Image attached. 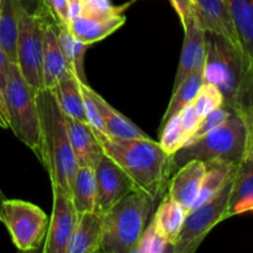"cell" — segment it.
<instances>
[{
	"label": "cell",
	"mask_w": 253,
	"mask_h": 253,
	"mask_svg": "<svg viewBox=\"0 0 253 253\" xmlns=\"http://www.w3.org/2000/svg\"><path fill=\"white\" fill-rule=\"evenodd\" d=\"M5 199H6V198H5L4 193H2L1 189H0V209H1V204H2V202H4Z\"/></svg>",
	"instance_id": "cell-41"
},
{
	"label": "cell",
	"mask_w": 253,
	"mask_h": 253,
	"mask_svg": "<svg viewBox=\"0 0 253 253\" xmlns=\"http://www.w3.org/2000/svg\"><path fill=\"white\" fill-rule=\"evenodd\" d=\"M69 72L71 71L59 46L57 25L52 17H48L44 25L43 34V58H42L43 88L52 89L58 83L59 79L63 78Z\"/></svg>",
	"instance_id": "cell-17"
},
{
	"label": "cell",
	"mask_w": 253,
	"mask_h": 253,
	"mask_svg": "<svg viewBox=\"0 0 253 253\" xmlns=\"http://www.w3.org/2000/svg\"><path fill=\"white\" fill-rule=\"evenodd\" d=\"M36 103L41 138L39 160L49 174L52 185L71 194L72 182L79 166L69 142L64 114L49 89L37 91Z\"/></svg>",
	"instance_id": "cell-3"
},
{
	"label": "cell",
	"mask_w": 253,
	"mask_h": 253,
	"mask_svg": "<svg viewBox=\"0 0 253 253\" xmlns=\"http://www.w3.org/2000/svg\"><path fill=\"white\" fill-rule=\"evenodd\" d=\"M184 27V41L180 52L179 63L175 72L173 90L197 68L205 62V36L204 30L199 26L194 16V12L183 25Z\"/></svg>",
	"instance_id": "cell-14"
},
{
	"label": "cell",
	"mask_w": 253,
	"mask_h": 253,
	"mask_svg": "<svg viewBox=\"0 0 253 253\" xmlns=\"http://www.w3.org/2000/svg\"><path fill=\"white\" fill-rule=\"evenodd\" d=\"M246 119L232 113L221 125L205 133L198 140L189 141L170 156V174L193 160L209 162L219 160L237 165L244 156L247 146Z\"/></svg>",
	"instance_id": "cell-5"
},
{
	"label": "cell",
	"mask_w": 253,
	"mask_h": 253,
	"mask_svg": "<svg viewBox=\"0 0 253 253\" xmlns=\"http://www.w3.org/2000/svg\"><path fill=\"white\" fill-rule=\"evenodd\" d=\"M0 127L9 128V121H7L6 106H5L4 91L0 88Z\"/></svg>",
	"instance_id": "cell-37"
},
{
	"label": "cell",
	"mask_w": 253,
	"mask_h": 253,
	"mask_svg": "<svg viewBox=\"0 0 253 253\" xmlns=\"http://www.w3.org/2000/svg\"><path fill=\"white\" fill-rule=\"evenodd\" d=\"M204 163L207 166V170H205L200 193L198 195V199L195 202L194 207L203 204L207 200H209L210 198L214 197L221 189L222 185L226 183V180L231 177L235 170V167H236V165L219 160L209 161V162Z\"/></svg>",
	"instance_id": "cell-26"
},
{
	"label": "cell",
	"mask_w": 253,
	"mask_h": 253,
	"mask_svg": "<svg viewBox=\"0 0 253 253\" xmlns=\"http://www.w3.org/2000/svg\"><path fill=\"white\" fill-rule=\"evenodd\" d=\"M240 47L253 64V0H226Z\"/></svg>",
	"instance_id": "cell-22"
},
{
	"label": "cell",
	"mask_w": 253,
	"mask_h": 253,
	"mask_svg": "<svg viewBox=\"0 0 253 253\" xmlns=\"http://www.w3.org/2000/svg\"><path fill=\"white\" fill-rule=\"evenodd\" d=\"M193 7L195 20L204 31L221 35L240 47L226 0H193Z\"/></svg>",
	"instance_id": "cell-15"
},
{
	"label": "cell",
	"mask_w": 253,
	"mask_h": 253,
	"mask_svg": "<svg viewBox=\"0 0 253 253\" xmlns=\"http://www.w3.org/2000/svg\"><path fill=\"white\" fill-rule=\"evenodd\" d=\"M82 5L81 0H68V17L69 22H71L72 19L79 16L81 15Z\"/></svg>",
	"instance_id": "cell-38"
},
{
	"label": "cell",
	"mask_w": 253,
	"mask_h": 253,
	"mask_svg": "<svg viewBox=\"0 0 253 253\" xmlns=\"http://www.w3.org/2000/svg\"><path fill=\"white\" fill-rule=\"evenodd\" d=\"M71 197L78 214L95 211L96 183L93 167H78L72 182Z\"/></svg>",
	"instance_id": "cell-25"
},
{
	"label": "cell",
	"mask_w": 253,
	"mask_h": 253,
	"mask_svg": "<svg viewBox=\"0 0 253 253\" xmlns=\"http://www.w3.org/2000/svg\"><path fill=\"white\" fill-rule=\"evenodd\" d=\"M172 252L174 253V247L173 245L158 231L155 222H148L145 232L141 236L137 246H136L133 253H166Z\"/></svg>",
	"instance_id": "cell-29"
},
{
	"label": "cell",
	"mask_w": 253,
	"mask_h": 253,
	"mask_svg": "<svg viewBox=\"0 0 253 253\" xmlns=\"http://www.w3.org/2000/svg\"><path fill=\"white\" fill-rule=\"evenodd\" d=\"M2 1H4V0H0V11H1V6H2Z\"/></svg>",
	"instance_id": "cell-42"
},
{
	"label": "cell",
	"mask_w": 253,
	"mask_h": 253,
	"mask_svg": "<svg viewBox=\"0 0 253 253\" xmlns=\"http://www.w3.org/2000/svg\"><path fill=\"white\" fill-rule=\"evenodd\" d=\"M136 1V0H131V1H130V4H132V2H135Z\"/></svg>",
	"instance_id": "cell-43"
},
{
	"label": "cell",
	"mask_w": 253,
	"mask_h": 253,
	"mask_svg": "<svg viewBox=\"0 0 253 253\" xmlns=\"http://www.w3.org/2000/svg\"><path fill=\"white\" fill-rule=\"evenodd\" d=\"M179 118L183 128H184V131L188 133V136H189L190 138L193 133H194V131L197 130L198 125H199L200 123V118L198 116L193 103L189 104L188 106H185V108L180 111Z\"/></svg>",
	"instance_id": "cell-34"
},
{
	"label": "cell",
	"mask_w": 253,
	"mask_h": 253,
	"mask_svg": "<svg viewBox=\"0 0 253 253\" xmlns=\"http://www.w3.org/2000/svg\"><path fill=\"white\" fill-rule=\"evenodd\" d=\"M185 215L187 212L183 210V208L168 194L163 195L162 202L158 204L157 209L153 212L152 221L155 222L158 231L173 245V247L182 230Z\"/></svg>",
	"instance_id": "cell-23"
},
{
	"label": "cell",
	"mask_w": 253,
	"mask_h": 253,
	"mask_svg": "<svg viewBox=\"0 0 253 253\" xmlns=\"http://www.w3.org/2000/svg\"><path fill=\"white\" fill-rule=\"evenodd\" d=\"M36 93L20 73L17 64L10 63L4 88L9 128L40 158L41 138Z\"/></svg>",
	"instance_id": "cell-6"
},
{
	"label": "cell",
	"mask_w": 253,
	"mask_h": 253,
	"mask_svg": "<svg viewBox=\"0 0 253 253\" xmlns=\"http://www.w3.org/2000/svg\"><path fill=\"white\" fill-rule=\"evenodd\" d=\"M156 202L157 198L141 188L116 202L103 215L100 252L133 253L152 219Z\"/></svg>",
	"instance_id": "cell-4"
},
{
	"label": "cell",
	"mask_w": 253,
	"mask_h": 253,
	"mask_svg": "<svg viewBox=\"0 0 253 253\" xmlns=\"http://www.w3.org/2000/svg\"><path fill=\"white\" fill-rule=\"evenodd\" d=\"M96 183L95 212L104 215L116 202L136 188L132 178L105 152L94 166Z\"/></svg>",
	"instance_id": "cell-10"
},
{
	"label": "cell",
	"mask_w": 253,
	"mask_h": 253,
	"mask_svg": "<svg viewBox=\"0 0 253 253\" xmlns=\"http://www.w3.org/2000/svg\"><path fill=\"white\" fill-rule=\"evenodd\" d=\"M49 90L52 91L64 115L86 123L81 82L76 78L73 73L69 72L68 74H66Z\"/></svg>",
	"instance_id": "cell-21"
},
{
	"label": "cell",
	"mask_w": 253,
	"mask_h": 253,
	"mask_svg": "<svg viewBox=\"0 0 253 253\" xmlns=\"http://www.w3.org/2000/svg\"><path fill=\"white\" fill-rule=\"evenodd\" d=\"M83 84V83H82ZM83 88L86 93L91 96L94 103L98 106L99 111L101 114L104 123H105L106 130L110 136L120 138H148L150 136L143 132L136 124L128 120L126 116L119 113L116 109H114L100 94L96 93L94 89H91L88 84H83Z\"/></svg>",
	"instance_id": "cell-19"
},
{
	"label": "cell",
	"mask_w": 253,
	"mask_h": 253,
	"mask_svg": "<svg viewBox=\"0 0 253 253\" xmlns=\"http://www.w3.org/2000/svg\"><path fill=\"white\" fill-rule=\"evenodd\" d=\"M204 83L216 86L224 106L245 115L253 109V64L226 37L204 31Z\"/></svg>",
	"instance_id": "cell-1"
},
{
	"label": "cell",
	"mask_w": 253,
	"mask_h": 253,
	"mask_svg": "<svg viewBox=\"0 0 253 253\" xmlns=\"http://www.w3.org/2000/svg\"><path fill=\"white\" fill-rule=\"evenodd\" d=\"M173 7H174L175 12L179 16L180 22L184 25L188 17L194 12V7H193V0H170Z\"/></svg>",
	"instance_id": "cell-35"
},
{
	"label": "cell",
	"mask_w": 253,
	"mask_h": 253,
	"mask_svg": "<svg viewBox=\"0 0 253 253\" xmlns=\"http://www.w3.org/2000/svg\"><path fill=\"white\" fill-rule=\"evenodd\" d=\"M195 111L200 119L204 118L215 109L224 106V96L221 91L210 83H204L200 88L199 93L193 101Z\"/></svg>",
	"instance_id": "cell-30"
},
{
	"label": "cell",
	"mask_w": 253,
	"mask_h": 253,
	"mask_svg": "<svg viewBox=\"0 0 253 253\" xmlns=\"http://www.w3.org/2000/svg\"><path fill=\"white\" fill-rule=\"evenodd\" d=\"M189 141V136L183 128L179 114L170 118L160 127V145L169 156L177 152Z\"/></svg>",
	"instance_id": "cell-28"
},
{
	"label": "cell",
	"mask_w": 253,
	"mask_h": 253,
	"mask_svg": "<svg viewBox=\"0 0 253 253\" xmlns=\"http://www.w3.org/2000/svg\"><path fill=\"white\" fill-rule=\"evenodd\" d=\"M205 170L207 166L204 162L193 160L175 170L168 182L167 194L175 200L187 214L194 208Z\"/></svg>",
	"instance_id": "cell-13"
},
{
	"label": "cell",
	"mask_w": 253,
	"mask_h": 253,
	"mask_svg": "<svg viewBox=\"0 0 253 253\" xmlns=\"http://www.w3.org/2000/svg\"><path fill=\"white\" fill-rule=\"evenodd\" d=\"M81 16L106 19V17L123 14V11L130 5V2L123 5V6H115L113 5L111 0H81Z\"/></svg>",
	"instance_id": "cell-31"
},
{
	"label": "cell",
	"mask_w": 253,
	"mask_h": 253,
	"mask_svg": "<svg viewBox=\"0 0 253 253\" xmlns=\"http://www.w3.org/2000/svg\"><path fill=\"white\" fill-rule=\"evenodd\" d=\"M103 236V215L95 211L78 214L76 229L72 235L67 253L100 252Z\"/></svg>",
	"instance_id": "cell-18"
},
{
	"label": "cell",
	"mask_w": 253,
	"mask_h": 253,
	"mask_svg": "<svg viewBox=\"0 0 253 253\" xmlns=\"http://www.w3.org/2000/svg\"><path fill=\"white\" fill-rule=\"evenodd\" d=\"M10 61L7 58L6 53L2 49V47L0 46V88L4 91L5 84H6V78H7V71H9Z\"/></svg>",
	"instance_id": "cell-36"
},
{
	"label": "cell",
	"mask_w": 253,
	"mask_h": 253,
	"mask_svg": "<svg viewBox=\"0 0 253 253\" xmlns=\"http://www.w3.org/2000/svg\"><path fill=\"white\" fill-rule=\"evenodd\" d=\"M53 208L47 230L44 253H67L72 235L78 221V211L71 194L59 187L52 185Z\"/></svg>",
	"instance_id": "cell-11"
},
{
	"label": "cell",
	"mask_w": 253,
	"mask_h": 253,
	"mask_svg": "<svg viewBox=\"0 0 253 253\" xmlns=\"http://www.w3.org/2000/svg\"><path fill=\"white\" fill-rule=\"evenodd\" d=\"M72 151L79 167H93L104 153L93 128L86 123L64 115Z\"/></svg>",
	"instance_id": "cell-16"
},
{
	"label": "cell",
	"mask_w": 253,
	"mask_h": 253,
	"mask_svg": "<svg viewBox=\"0 0 253 253\" xmlns=\"http://www.w3.org/2000/svg\"><path fill=\"white\" fill-rule=\"evenodd\" d=\"M126 21L123 14L106 19H94V17L77 16L71 20L69 27L74 37L86 44H93L110 36L113 32L120 29Z\"/></svg>",
	"instance_id": "cell-20"
},
{
	"label": "cell",
	"mask_w": 253,
	"mask_h": 253,
	"mask_svg": "<svg viewBox=\"0 0 253 253\" xmlns=\"http://www.w3.org/2000/svg\"><path fill=\"white\" fill-rule=\"evenodd\" d=\"M94 133L104 152L132 178L138 188L157 199L162 197L169 182L170 156L160 142L151 137L120 138L96 131Z\"/></svg>",
	"instance_id": "cell-2"
},
{
	"label": "cell",
	"mask_w": 253,
	"mask_h": 253,
	"mask_svg": "<svg viewBox=\"0 0 253 253\" xmlns=\"http://www.w3.org/2000/svg\"><path fill=\"white\" fill-rule=\"evenodd\" d=\"M232 175L214 197L194 207L185 215L182 230L174 242V253H194L208 234L219 222L226 220V208L231 190Z\"/></svg>",
	"instance_id": "cell-9"
},
{
	"label": "cell",
	"mask_w": 253,
	"mask_h": 253,
	"mask_svg": "<svg viewBox=\"0 0 253 253\" xmlns=\"http://www.w3.org/2000/svg\"><path fill=\"white\" fill-rule=\"evenodd\" d=\"M246 212H253V137L250 128L246 151L235 167L232 175L226 219Z\"/></svg>",
	"instance_id": "cell-12"
},
{
	"label": "cell",
	"mask_w": 253,
	"mask_h": 253,
	"mask_svg": "<svg viewBox=\"0 0 253 253\" xmlns=\"http://www.w3.org/2000/svg\"><path fill=\"white\" fill-rule=\"evenodd\" d=\"M242 116L246 119V123H247V125H249V128H250V132H251V135L253 137V109L250 111V113L245 114V115H242Z\"/></svg>",
	"instance_id": "cell-39"
},
{
	"label": "cell",
	"mask_w": 253,
	"mask_h": 253,
	"mask_svg": "<svg viewBox=\"0 0 253 253\" xmlns=\"http://www.w3.org/2000/svg\"><path fill=\"white\" fill-rule=\"evenodd\" d=\"M17 14L14 0H4L0 11V46L10 63L17 62Z\"/></svg>",
	"instance_id": "cell-27"
},
{
	"label": "cell",
	"mask_w": 253,
	"mask_h": 253,
	"mask_svg": "<svg viewBox=\"0 0 253 253\" xmlns=\"http://www.w3.org/2000/svg\"><path fill=\"white\" fill-rule=\"evenodd\" d=\"M82 93H83V100H84V113H85V119L86 124L93 128L96 132L104 133V135H109L108 130H106L105 123H104L103 118H101V114L99 111L98 106L94 103V100L91 99V96L89 95L85 91V89L83 88V84L81 83Z\"/></svg>",
	"instance_id": "cell-33"
},
{
	"label": "cell",
	"mask_w": 253,
	"mask_h": 253,
	"mask_svg": "<svg viewBox=\"0 0 253 253\" xmlns=\"http://www.w3.org/2000/svg\"><path fill=\"white\" fill-rule=\"evenodd\" d=\"M17 14V67L25 81L36 91L43 89L42 58H43L44 25L49 16L42 7L32 12L22 0H14ZM53 20V19H52Z\"/></svg>",
	"instance_id": "cell-7"
},
{
	"label": "cell",
	"mask_w": 253,
	"mask_h": 253,
	"mask_svg": "<svg viewBox=\"0 0 253 253\" xmlns=\"http://www.w3.org/2000/svg\"><path fill=\"white\" fill-rule=\"evenodd\" d=\"M204 84V63L198 66L182 83L179 84L177 89H174L172 93L168 108L166 109V113L163 115L161 126L162 127L170 118L178 115L185 106L192 104L194 101L195 96L199 93L200 88Z\"/></svg>",
	"instance_id": "cell-24"
},
{
	"label": "cell",
	"mask_w": 253,
	"mask_h": 253,
	"mask_svg": "<svg viewBox=\"0 0 253 253\" xmlns=\"http://www.w3.org/2000/svg\"><path fill=\"white\" fill-rule=\"evenodd\" d=\"M0 221L20 251H35L46 240L49 219L37 205L20 199H5L0 209Z\"/></svg>",
	"instance_id": "cell-8"
},
{
	"label": "cell",
	"mask_w": 253,
	"mask_h": 253,
	"mask_svg": "<svg viewBox=\"0 0 253 253\" xmlns=\"http://www.w3.org/2000/svg\"><path fill=\"white\" fill-rule=\"evenodd\" d=\"M40 2H41L42 7H43L44 10H46L47 12L49 14V16H51V9H52V0H40Z\"/></svg>",
	"instance_id": "cell-40"
},
{
	"label": "cell",
	"mask_w": 253,
	"mask_h": 253,
	"mask_svg": "<svg viewBox=\"0 0 253 253\" xmlns=\"http://www.w3.org/2000/svg\"><path fill=\"white\" fill-rule=\"evenodd\" d=\"M232 113H234V111L230 110L226 106H220V108L215 109L214 111H211V113H209L208 115H205L204 118L200 119L199 125H198L197 130L194 131L192 137L189 138V141L198 140V138L203 137V136H204L205 133L209 132V131L214 130L215 127L221 125ZM189 141H188V142H189Z\"/></svg>",
	"instance_id": "cell-32"
}]
</instances>
